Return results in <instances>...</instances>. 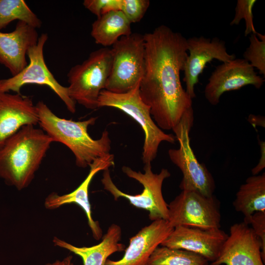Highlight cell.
<instances>
[{
    "label": "cell",
    "instance_id": "obj_22",
    "mask_svg": "<svg viewBox=\"0 0 265 265\" xmlns=\"http://www.w3.org/2000/svg\"><path fill=\"white\" fill-rule=\"evenodd\" d=\"M209 262L197 254L180 249L158 246L150 256L147 265H209Z\"/></svg>",
    "mask_w": 265,
    "mask_h": 265
},
{
    "label": "cell",
    "instance_id": "obj_12",
    "mask_svg": "<svg viewBox=\"0 0 265 265\" xmlns=\"http://www.w3.org/2000/svg\"><path fill=\"white\" fill-rule=\"evenodd\" d=\"M189 54L186 58L183 71V81L186 83V91L192 99L195 97L194 86L199 82V77L206 64L213 59L222 63L236 58L234 54H229L225 42L217 37L212 39L204 36L192 37L187 39Z\"/></svg>",
    "mask_w": 265,
    "mask_h": 265
},
{
    "label": "cell",
    "instance_id": "obj_9",
    "mask_svg": "<svg viewBox=\"0 0 265 265\" xmlns=\"http://www.w3.org/2000/svg\"><path fill=\"white\" fill-rule=\"evenodd\" d=\"M168 222L173 228L187 226L204 229L221 227L220 204L213 195L182 190L169 204Z\"/></svg>",
    "mask_w": 265,
    "mask_h": 265
},
{
    "label": "cell",
    "instance_id": "obj_8",
    "mask_svg": "<svg viewBox=\"0 0 265 265\" xmlns=\"http://www.w3.org/2000/svg\"><path fill=\"white\" fill-rule=\"evenodd\" d=\"M112 46L111 69L105 89L126 93L140 83L144 74V36L132 33L120 38Z\"/></svg>",
    "mask_w": 265,
    "mask_h": 265
},
{
    "label": "cell",
    "instance_id": "obj_20",
    "mask_svg": "<svg viewBox=\"0 0 265 265\" xmlns=\"http://www.w3.org/2000/svg\"><path fill=\"white\" fill-rule=\"evenodd\" d=\"M131 25L122 11H111L93 23L91 35L96 44L107 47L112 46L121 37L130 35Z\"/></svg>",
    "mask_w": 265,
    "mask_h": 265
},
{
    "label": "cell",
    "instance_id": "obj_21",
    "mask_svg": "<svg viewBox=\"0 0 265 265\" xmlns=\"http://www.w3.org/2000/svg\"><path fill=\"white\" fill-rule=\"evenodd\" d=\"M233 205L244 216V220L256 212H265V173L247 178L237 191Z\"/></svg>",
    "mask_w": 265,
    "mask_h": 265
},
{
    "label": "cell",
    "instance_id": "obj_29",
    "mask_svg": "<svg viewBox=\"0 0 265 265\" xmlns=\"http://www.w3.org/2000/svg\"><path fill=\"white\" fill-rule=\"evenodd\" d=\"M72 256H68L62 260H57L44 265H76L72 261Z\"/></svg>",
    "mask_w": 265,
    "mask_h": 265
},
{
    "label": "cell",
    "instance_id": "obj_28",
    "mask_svg": "<svg viewBox=\"0 0 265 265\" xmlns=\"http://www.w3.org/2000/svg\"><path fill=\"white\" fill-rule=\"evenodd\" d=\"M244 222L251 225V228L259 238L262 257L265 263V212H256Z\"/></svg>",
    "mask_w": 265,
    "mask_h": 265
},
{
    "label": "cell",
    "instance_id": "obj_16",
    "mask_svg": "<svg viewBox=\"0 0 265 265\" xmlns=\"http://www.w3.org/2000/svg\"><path fill=\"white\" fill-rule=\"evenodd\" d=\"M114 164V155L109 154L95 159L89 166L88 174L80 185L70 193L58 195L55 192L50 194L45 199L44 205L46 209L54 210L69 204H76L84 211L88 224L95 239L99 240L102 237L103 231L98 221L92 216L91 207L89 199V187L94 176L102 170L108 169Z\"/></svg>",
    "mask_w": 265,
    "mask_h": 265
},
{
    "label": "cell",
    "instance_id": "obj_10",
    "mask_svg": "<svg viewBox=\"0 0 265 265\" xmlns=\"http://www.w3.org/2000/svg\"><path fill=\"white\" fill-rule=\"evenodd\" d=\"M48 39L47 33H42L37 43L28 51L29 63L18 75L8 79L0 80V92H14L20 94L21 88L27 84L46 85L62 101L72 113L76 112V102L70 97L67 87L60 84L47 67L44 57V47Z\"/></svg>",
    "mask_w": 265,
    "mask_h": 265
},
{
    "label": "cell",
    "instance_id": "obj_15",
    "mask_svg": "<svg viewBox=\"0 0 265 265\" xmlns=\"http://www.w3.org/2000/svg\"><path fill=\"white\" fill-rule=\"evenodd\" d=\"M38 123L36 105L30 97L0 92V149L23 127Z\"/></svg>",
    "mask_w": 265,
    "mask_h": 265
},
{
    "label": "cell",
    "instance_id": "obj_2",
    "mask_svg": "<svg viewBox=\"0 0 265 265\" xmlns=\"http://www.w3.org/2000/svg\"><path fill=\"white\" fill-rule=\"evenodd\" d=\"M53 142L42 129L23 127L0 149V177L18 190L27 187Z\"/></svg>",
    "mask_w": 265,
    "mask_h": 265
},
{
    "label": "cell",
    "instance_id": "obj_7",
    "mask_svg": "<svg viewBox=\"0 0 265 265\" xmlns=\"http://www.w3.org/2000/svg\"><path fill=\"white\" fill-rule=\"evenodd\" d=\"M193 120L192 106L184 113L179 123L172 129L179 147L169 150L168 153L171 161L182 172L180 189L211 196L215 187L214 179L205 164L198 161L190 145L189 133Z\"/></svg>",
    "mask_w": 265,
    "mask_h": 265
},
{
    "label": "cell",
    "instance_id": "obj_26",
    "mask_svg": "<svg viewBox=\"0 0 265 265\" xmlns=\"http://www.w3.org/2000/svg\"><path fill=\"white\" fill-rule=\"evenodd\" d=\"M149 0H121L120 10L131 24L139 22L150 5Z\"/></svg>",
    "mask_w": 265,
    "mask_h": 265
},
{
    "label": "cell",
    "instance_id": "obj_5",
    "mask_svg": "<svg viewBox=\"0 0 265 265\" xmlns=\"http://www.w3.org/2000/svg\"><path fill=\"white\" fill-rule=\"evenodd\" d=\"M111 49L104 47L91 52L81 63L72 67L67 74L71 98L85 108H98V98L105 89L112 65Z\"/></svg>",
    "mask_w": 265,
    "mask_h": 265
},
{
    "label": "cell",
    "instance_id": "obj_23",
    "mask_svg": "<svg viewBox=\"0 0 265 265\" xmlns=\"http://www.w3.org/2000/svg\"><path fill=\"white\" fill-rule=\"evenodd\" d=\"M15 20L37 29L42 22L24 0H0V31Z\"/></svg>",
    "mask_w": 265,
    "mask_h": 265
},
{
    "label": "cell",
    "instance_id": "obj_6",
    "mask_svg": "<svg viewBox=\"0 0 265 265\" xmlns=\"http://www.w3.org/2000/svg\"><path fill=\"white\" fill-rule=\"evenodd\" d=\"M122 170L127 176L142 185V192L132 195L121 191L112 181L109 169L104 171L101 179L104 189L113 196L115 200L120 197L124 198L134 207L147 211L149 218L153 221L160 219L167 220L168 204L163 197L162 186L164 181L170 176L169 171L162 168L159 173H154L151 163L145 164L144 173L126 166H123Z\"/></svg>",
    "mask_w": 265,
    "mask_h": 265
},
{
    "label": "cell",
    "instance_id": "obj_3",
    "mask_svg": "<svg viewBox=\"0 0 265 265\" xmlns=\"http://www.w3.org/2000/svg\"><path fill=\"white\" fill-rule=\"evenodd\" d=\"M35 105L42 129L53 142L63 144L72 152L78 167H87L97 159L110 154L111 141L106 130L98 139L88 134V128L94 125L97 117L76 121L56 115L42 101Z\"/></svg>",
    "mask_w": 265,
    "mask_h": 265
},
{
    "label": "cell",
    "instance_id": "obj_19",
    "mask_svg": "<svg viewBox=\"0 0 265 265\" xmlns=\"http://www.w3.org/2000/svg\"><path fill=\"white\" fill-rule=\"evenodd\" d=\"M121 237V228L113 223L108 228L102 241L95 245L78 247L56 237H54L53 241L55 245L80 257L83 265H105L111 255L123 251L126 249L125 245L119 242Z\"/></svg>",
    "mask_w": 265,
    "mask_h": 265
},
{
    "label": "cell",
    "instance_id": "obj_27",
    "mask_svg": "<svg viewBox=\"0 0 265 265\" xmlns=\"http://www.w3.org/2000/svg\"><path fill=\"white\" fill-rule=\"evenodd\" d=\"M83 5L99 18L106 12L120 10L121 0H84Z\"/></svg>",
    "mask_w": 265,
    "mask_h": 265
},
{
    "label": "cell",
    "instance_id": "obj_4",
    "mask_svg": "<svg viewBox=\"0 0 265 265\" xmlns=\"http://www.w3.org/2000/svg\"><path fill=\"white\" fill-rule=\"evenodd\" d=\"M139 84L123 93L103 90L98 98V106L118 109L139 125L144 133L142 160L144 164H147L151 163L156 158L161 142L166 141L174 144L176 139L173 134L162 131L152 119L149 106L143 101L139 94Z\"/></svg>",
    "mask_w": 265,
    "mask_h": 265
},
{
    "label": "cell",
    "instance_id": "obj_1",
    "mask_svg": "<svg viewBox=\"0 0 265 265\" xmlns=\"http://www.w3.org/2000/svg\"><path fill=\"white\" fill-rule=\"evenodd\" d=\"M143 36L145 66L139 94L157 125L172 130L192 106L180 80L188 54L187 39L165 25Z\"/></svg>",
    "mask_w": 265,
    "mask_h": 265
},
{
    "label": "cell",
    "instance_id": "obj_18",
    "mask_svg": "<svg viewBox=\"0 0 265 265\" xmlns=\"http://www.w3.org/2000/svg\"><path fill=\"white\" fill-rule=\"evenodd\" d=\"M38 38L36 29L22 21H18L11 32L0 31V64L12 76L18 75L27 66V52L36 44Z\"/></svg>",
    "mask_w": 265,
    "mask_h": 265
},
{
    "label": "cell",
    "instance_id": "obj_17",
    "mask_svg": "<svg viewBox=\"0 0 265 265\" xmlns=\"http://www.w3.org/2000/svg\"><path fill=\"white\" fill-rule=\"evenodd\" d=\"M167 220L153 221L130 238L123 257L116 261L107 259L105 265H147L153 251L172 231Z\"/></svg>",
    "mask_w": 265,
    "mask_h": 265
},
{
    "label": "cell",
    "instance_id": "obj_25",
    "mask_svg": "<svg viewBox=\"0 0 265 265\" xmlns=\"http://www.w3.org/2000/svg\"><path fill=\"white\" fill-rule=\"evenodd\" d=\"M256 1V0H238L234 17L230 23L231 26L238 25L242 19H244L245 23V36L258 33L253 23V8Z\"/></svg>",
    "mask_w": 265,
    "mask_h": 265
},
{
    "label": "cell",
    "instance_id": "obj_14",
    "mask_svg": "<svg viewBox=\"0 0 265 265\" xmlns=\"http://www.w3.org/2000/svg\"><path fill=\"white\" fill-rule=\"evenodd\" d=\"M228 235L220 228L204 229L178 226L174 228L160 245L186 250L212 263L218 257Z\"/></svg>",
    "mask_w": 265,
    "mask_h": 265
},
{
    "label": "cell",
    "instance_id": "obj_11",
    "mask_svg": "<svg viewBox=\"0 0 265 265\" xmlns=\"http://www.w3.org/2000/svg\"><path fill=\"white\" fill-rule=\"evenodd\" d=\"M264 82L263 78L257 74L248 61L243 58H235L215 67L205 87L204 95L212 105L215 106L226 92L248 85L260 89Z\"/></svg>",
    "mask_w": 265,
    "mask_h": 265
},
{
    "label": "cell",
    "instance_id": "obj_24",
    "mask_svg": "<svg viewBox=\"0 0 265 265\" xmlns=\"http://www.w3.org/2000/svg\"><path fill=\"white\" fill-rule=\"evenodd\" d=\"M249 45L243 54L248 61L259 73L265 76V35L260 33H252L249 37Z\"/></svg>",
    "mask_w": 265,
    "mask_h": 265
},
{
    "label": "cell",
    "instance_id": "obj_13",
    "mask_svg": "<svg viewBox=\"0 0 265 265\" xmlns=\"http://www.w3.org/2000/svg\"><path fill=\"white\" fill-rule=\"evenodd\" d=\"M264 265L261 243L252 229L245 222L230 228L217 258L210 265Z\"/></svg>",
    "mask_w": 265,
    "mask_h": 265
}]
</instances>
